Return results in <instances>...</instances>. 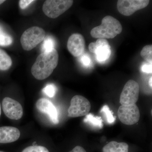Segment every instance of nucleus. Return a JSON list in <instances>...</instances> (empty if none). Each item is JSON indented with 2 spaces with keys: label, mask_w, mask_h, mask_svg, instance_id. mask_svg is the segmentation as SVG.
Masks as SVG:
<instances>
[{
  "label": "nucleus",
  "mask_w": 152,
  "mask_h": 152,
  "mask_svg": "<svg viewBox=\"0 0 152 152\" xmlns=\"http://www.w3.org/2000/svg\"><path fill=\"white\" fill-rule=\"evenodd\" d=\"M81 62L84 66H88L91 64V60L89 56L86 54L83 55L81 58Z\"/></svg>",
  "instance_id": "obj_25"
},
{
  "label": "nucleus",
  "mask_w": 152,
  "mask_h": 152,
  "mask_svg": "<svg viewBox=\"0 0 152 152\" xmlns=\"http://www.w3.org/2000/svg\"><path fill=\"white\" fill-rule=\"evenodd\" d=\"M120 22L111 16H106L100 26L93 28L91 31L93 37L97 39H113L122 31Z\"/></svg>",
  "instance_id": "obj_2"
},
{
  "label": "nucleus",
  "mask_w": 152,
  "mask_h": 152,
  "mask_svg": "<svg viewBox=\"0 0 152 152\" xmlns=\"http://www.w3.org/2000/svg\"><path fill=\"white\" fill-rule=\"evenodd\" d=\"M152 64L148 63H144L142 66L141 70L143 72L146 73H152Z\"/></svg>",
  "instance_id": "obj_23"
},
{
  "label": "nucleus",
  "mask_w": 152,
  "mask_h": 152,
  "mask_svg": "<svg viewBox=\"0 0 152 152\" xmlns=\"http://www.w3.org/2000/svg\"><path fill=\"white\" fill-rule=\"evenodd\" d=\"M152 77H151L149 79V84L150 86L151 87V88H152Z\"/></svg>",
  "instance_id": "obj_27"
},
{
  "label": "nucleus",
  "mask_w": 152,
  "mask_h": 152,
  "mask_svg": "<svg viewBox=\"0 0 152 152\" xmlns=\"http://www.w3.org/2000/svg\"><path fill=\"white\" fill-rule=\"evenodd\" d=\"M69 152H87L83 147L80 146H77L74 148L72 151Z\"/></svg>",
  "instance_id": "obj_26"
},
{
  "label": "nucleus",
  "mask_w": 152,
  "mask_h": 152,
  "mask_svg": "<svg viewBox=\"0 0 152 152\" xmlns=\"http://www.w3.org/2000/svg\"><path fill=\"white\" fill-rule=\"evenodd\" d=\"M1 108L5 115L11 120H18L23 114V107L18 102L9 97H5L2 101Z\"/></svg>",
  "instance_id": "obj_9"
},
{
  "label": "nucleus",
  "mask_w": 152,
  "mask_h": 152,
  "mask_svg": "<svg viewBox=\"0 0 152 152\" xmlns=\"http://www.w3.org/2000/svg\"><path fill=\"white\" fill-rule=\"evenodd\" d=\"M0 152H4L1 151H0Z\"/></svg>",
  "instance_id": "obj_30"
},
{
  "label": "nucleus",
  "mask_w": 152,
  "mask_h": 152,
  "mask_svg": "<svg viewBox=\"0 0 152 152\" xmlns=\"http://www.w3.org/2000/svg\"><path fill=\"white\" fill-rule=\"evenodd\" d=\"M85 46L86 41L83 36L78 33L72 35L69 38L67 45L68 50L76 57L80 56L83 54Z\"/></svg>",
  "instance_id": "obj_11"
},
{
  "label": "nucleus",
  "mask_w": 152,
  "mask_h": 152,
  "mask_svg": "<svg viewBox=\"0 0 152 152\" xmlns=\"http://www.w3.org/2000/svg\"><path fill=\"white\" fill-rule=\"evenodd\" d=\"M2 108L1 104V102H0V118H1V114Z\"/></svg>",
  "instance_id": "obj_28"
},
{
  "label": "nucleus",
  "mask_w": 152,
  "mask_h": 152,
  "mask_svg": "<svg viewBox=\"0 0 152 152\" xmlns=\"http://www.w3.org/2000/svg\"><path fill=\"white\" fill-rule=\"evenodd\" d=\"M34 1H35L34 0H20L19 1V6L21 9L24 10L29 6L30 4Z\"/></svg>",
  "instance_id": "obj_24"
},
{
  "label": "nucleus",
  "mask_w": 152,
  "mask_h": 152,
  "mask_svg": "<svg viewBox=\"0 0 152 152\" xmlns=\"http://www.w3.org/2000/svg\"><path fill=\"white\" fill-rule=\"evenodd\" d=\"M68 109V116L77 118L86 115L89 113L91 105L86 98L80 95H76L72 98Z\"/></svg>",
  "instance_id": "obj_5"
},
{
  "label": "nucleus",
  "mask_w": 152,
  "mask_h": 152,
  "mask_svg": "<svg viewBox=\"0 0 152 152\" xmlns=\"http://www.w3.org/2000/svg\"><path fill=\"white\" fill-rule=\"evenodd\" d=\"M59 55L56 49L39 55L32 66V75L37 80H43L50 75L58 66Z\"/></svg>",
  "instance_id": "obj_1"
},
{
  "label": "nucleus",
  "mask_w": 152,
  "mask_h": 152,
  "mask_svg": "<svg viewBox=\"0 0 152 152\" xmlns=\"http://www.w3.org/2000/svg\"><path fill=\"white\" fill-rule=\"evenodd\" d=\"M20 132L18 129L12 126L0 127V144H7L18 140Z\"/></svg>",
  "instance_id": "obj_13"
},
{
  "label": "nucleus",
  "mask_w": 152,
  "mask_h": 152,
  "mask_svg": "<svg viewBox=\"0 0 152 152\" xmlns=\"http://www.w3.org/2000/svg\"><path fill=\"white\" fill-rule=\"evenodd\" d=\"M43 43L42 45V51L48 52L51 51L55 49V42L52 37H48L44 39Z\"/></svg>",
  "instance_id": "obj_18"
},
{
  "label": "nucleus",
  "mask_w": 152,
  "mask_h": 152,
  "mask_svg": "<svg viewBox=\"0 0 152 152\" xmlns=\"http://www.w3.org/2000/svg\"><path fill=\"white\" fill-rule=\"evenodd\" d=\"M36 107L41 113L47 114L53 124H58L59 122L57 109L51 101L41 98L36 102Z\"/></svg>",
  "instance_id": "obj_12"
},
{
  "label": "nucleus",
  "mask_w": 152,
  "mask_h": 152,
  "mask_svg": "<svg viewBox=\"0 0 152 152\" xmlns=\"http://www.w3.org/2000/svg\"><path fill=\"white\" fill-rule=\"evenodd\" d=\"M118 115L120 121L127 125H132L137 123L140 116V110L136 104L120 106Z\"/></svg>",
  "instance_id": "obj_7"
},
{
  "label": "nucleus",
  "mask_w": 152,
  "mask_h": 152,
  "mask_svg": "<svg viewBox=\"0 0 152 152\" xmlns=\"http://www.w3.org/2000/svg\"><path fill=\"white\" fill-rule=\"evenodd\" d=\"M139 93L138 83L134 80H129L126 83L120 96V103L124 106L136 104L138 100Z\"/></svg>",
  "instance_id": "obj_6"
},
{
  "label": "nucleus",
  "mask_w": 152,
  "mask_h": 152,
  "mask_svg": "<svg viewBox=\"0 0 152 152\" xmlns=\"http://www.w3.org/2000/svg\"><path fill=\"white\" fill-rule=\"evenodd\" d=\"M12 58L5 51L0 48V71L9 70L12 65Z\"/></svg>",
  "instance_id": "obj_15"
},
{
  "label": "nucleus",
  "mask_w": 152,
  "mask_h": 152,
  "mask_svg": "<svg viewBox=\"0 0 152 152\" xmlns=\"http://www.w3.org/2000/svg\"><path fill=\"white\" fill-rule=\"evenodd\" d=\"M45 32L42 28L33 26L24 32L21 37L20 43L23 48L26 51H30L44 40Z\"/></svg>",
  "instance_id": "obj_3"
},
{
  "label": "nucleus",
  "mask_w": 152,
  "mask_h": 152,
  "mask_svg": "<svg viewBox=\"0 0 152 152\" xmlns=\"http://www.w3.org/2000/svg\"><path fill=\"white\" fill-rule=\"evenodd\" d=\"M129 145L125 142L111 141L103 148V152H128Z\"/></svg>",
  "instance_id": "obj_14"
},
{
  "label": "nucleus",
  "mask_w": 152,
  "mask_h": 152,
  "mask_svg": "<svg viewBox=\"0 0 152 152\" xmlns=\"http://www.w3.org/2000/svg\"><path fill=\"white\" fill-rule=\"evenodd\" d=\"M88 48L90 52L95 54L99 62L108 59L111 54L110 46L105 39H98L96 42L91 43Z\"/></svg>",
  "instance_id": "obj_10"
},
{
  "label": "nucleus",
  "mask_w": 152,
  "mask_h": 152,
  "mask_svg": "<svg viewBox=\"0 0 152 152\" xmlns=\"http://www.w3.org/2000/svg\"><path fill=\"white\" fill-rule=\"evenodd\" d=\"M72 0H47L42 7L44 14L51 18H56L72 6Z\"/></svg>",
  "instance_id": "obj_4"
},
{
  "label": "nucleus",
  "mask_w": 152,
  "mask_h": 152,
  "mask_svg": "<svg viewBox=\"0 0 152 152\" xmlns=\"http://www.w3.org/2000/svg\"><path fill=\"white\" fill-rule=\"evenodd\" d=\"M84 122L95 128L102 129L103 126L102 118L100 117L95 116L91 113H88L86 115Z\"/></svg>",
  "instance_id": "obj_16"
},
{
  "label": "nucleus",
  "mask_w": 152,
  "mask_h": 152,
  "mask_svg": "<svg viewBox=\"0 0 152 152\" xmlns=\"http://www.w3.org/2000/svg\"><path fill=\"white\" fill-rule=\"evenodd\" d=\"M101 113H104L105 115L107 122L109 124H113L115 120V117L114 116L113 112L110 109L108 106L105 105L103 107Z\"/></svg>",
  "instance_id": "obj_20"
},
{
  "label": "nucleus",
  "mask_w": 152,
  "mask_h": 152,
  "mask_svg": "<svg viewBox=\"0 0 152 152\" xmlns=\"http://www.w3.org/2000/svg\"><path fill=\"white\" fill-rule=\"evenodd\" d=\"M149 3V0H119L117 9L121 15L129 16L136 11L146 7Z\"/></svg>",
  "instance_id": "obj_8"
},
{
  "label": "nucleus",
  "mask_w": 152,
  "mask_h": 152,
  "mask_svg": "<svg viewBox=\"0 0 152 152\" xmlns=\"http://www.w3.org/2000/svg\"><path fill=\"white\" fill-rule=\"evenodd\" d=\"M13 39L1 25L0 24V46H9L12 43Z\"/></svg>",
  "instance_id": "obj_17"
},
{
  "label": "nucleus",
  "mask_w": 152,
  "mask_h": 152,
  "mask_svg": "<svg viewBox=\"0 0 152 152\" xmlns=\"http://www.w3.org/2000/svg\"><path fill=\"white\" fill-rule=\"evenodd\" d=\"M22 152H49V151L45 147L33 145L27 147Z\"/></svg>",
  "instance_id": "obj_22"
},
{
  "label": "nucleus",
  "mask_w": 152,
  "mask_h": 152,
  "mask_svg": "<svg viewBox=\"0 0 152 152\" xmlns=\"http://www.w3.org/2000/svg\"><path fill=\"white\" fill-rule=\"evenodd\" d=\"M4 2H5V1H4V0H0V5L3 4V3H4Z\"/></svg>",
  "instance_id": "obj_29"
},
{
  "label": "nucleus",
  "mask_w": 152,
  "mask_h": 152,
  "mask_svg": "<svg viewBox=\"0 0 152 152\" xmlns=\"http://www.w3.org/2000/svg\"><path fill=\"white\" fill-rule=\"evenodd\" d=\"M141 56L147 63L152 64V45H148L144 47L140 53Z\"/></svg>",
  "instance_id": "obj_19"
},
{
  "label": "nucleus",
  "mask_w": 152,
  "mask_h": 152,
  "mask_svg": "<svg viewBox=\"0 0 152 152\" xmlns=\"http://www.w3.org/2000/svg\"><path fill=\"white\" fill-rule=\"evenodd\" d=\"M56 87L53 84L47 85L42 89V92L50 98H53L56 92Z\"/></svg>",
  "instance_id": "obj_21"
}]
</instances>
